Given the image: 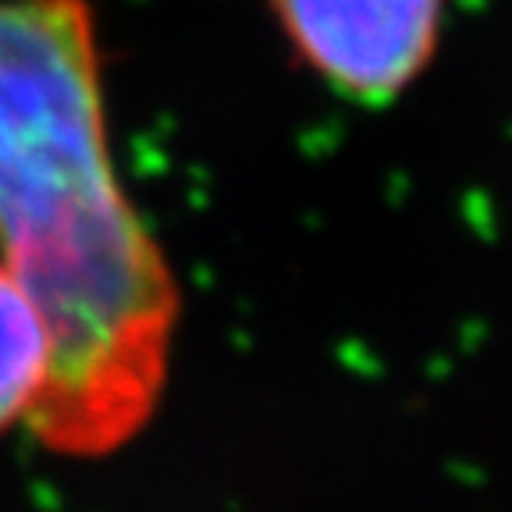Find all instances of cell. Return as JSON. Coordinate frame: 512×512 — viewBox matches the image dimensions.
I'll return each mask as SVG.
<instances>
[{
	"mask_svg": "<svg viewBox=\"0 0 512 512\" xmlns=\"http://www.w3.org/2000/svg\"><path fill=\"white\" fill-rule=\"evenodd\" d=\"M89 0H0V260L40 303L54 367L29 434L118 456L171 381L182 288L114 160Z\"/></svg>",
	"mask_w": 512,
	"mask_h": 512,
	"instance_id": "6da1fadb",
	"label": "cell"
},
{
	"mask_svg": "<svg viewBox=\"0 0 512 512\" xmlns=\"http://www.w3.org/2000/svg\"><path fill=\"white\" fill-rule=\"evenodd\" d=\"M288 54L363 107L399 100L431 68L448 0H267Z\"/></svg>",
	"mask_w": 512,
	"mask_h": 512,
	"instance_id": "7a4b0ae2",
	"label": "cell"
},
{
	"mask_svg": "<svg viewBox=\"0 0 512 512\" xmlns=\"http://www.w3.org/2000/svg\"><path fill=\"white\" fill-rule=\"evenodd\" d=\"M54 367L47 317L15 271L0 260V438L29 427Z\"/></svg>",
	"mask_w": 512,
	"mask_h": 512,
	"instance_id": "3957f363",
	"label": "cell"
}]
</instances>
